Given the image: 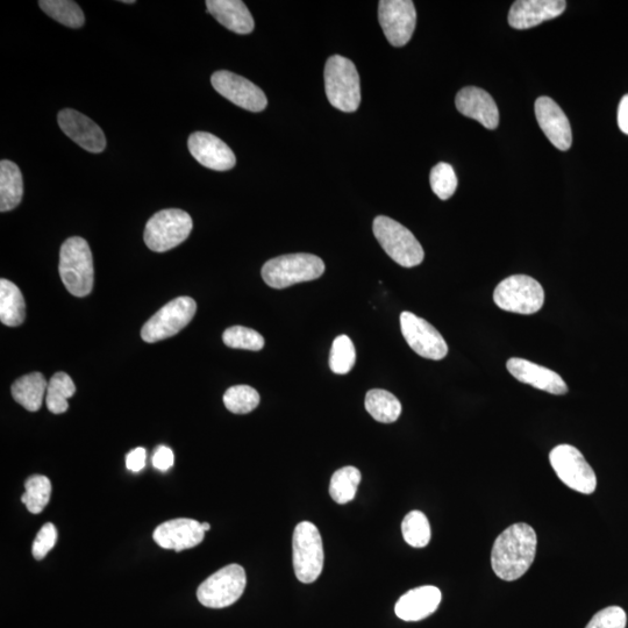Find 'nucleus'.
I'll return each mask as SVG.
<instances>
[{
	"instance_id": "obj_33",
	"label": "nucleus",
	"mask_w": 628,
	"mask_h": 628,
	"mask_svg": "<svg viewBox=\"0 0 628 628\" xmlns=\"http://www.w3.org/2000/svg\"><path fill=\"white\" fill-rule=\"evenodd\" d=\"M224 404L226 409L234 415H247L258 408L260 395L248 385H235L225 392Z\"/></svg>"
},
{
	"instance_id": "obj_6",
	"label": "nucleus",
	"mask_w": 628,
	"mask_h": 628,
	"mask_svg": "<svg viewBox=\"0 0 628 628\" xmlns=\"http://www.w3.org/2000/svg\"><path fill=\"white\" fill-rule=\"evenodd\" d=\"M194 227L190 214L178 210H162L148 220L145 228V242L151 251L168 252L189 238Z\"/></svg>"
},
{
	"instance_id": "obj_17",
	"label": "nucleus",
	"mask_w": 628,
	"mask_h": 628,
	"mask_svg": "<svg viewBox=\"0 0 628 628\" xmlns=\"http://www.w3.org/2000/svg\"><path fill=\"white\" fill-rule=\"evenodd\" d=\"M205 537L202 524L195 519L178 518L156 527L154 541L164 549L180 553L202 544Z\"/></svg>"
},
{
	"instance_id": "obj_19",
	"label": "nucleus",
	"mask_w": 628,
	"mask_h": 628,
	"mask_svg": "<svg viewBox=\"0 0 628 628\" xmlns=\"http://www.w3.org/2000/svg\"><path fill=\"white\" fill-rule=\"evenodd\" d=\"M566 6L565 0H518L511 7L509 24L516 30H528L560 17Z\"/></svg>"
},
{
	"instance_id": "obj_8",
	"label": "nucleus",
	"mask_w": 628,
	"mask_h": 628,
	"mask_svg": "<svg viewBox=\"0 0 628 628\" xmlns=\"http://www.w3.org/2000/svg\"><path fill=\"white\" fill-rule=\"evenodd\" d=\"M292 549L298 580L305 584L317 581L324 569L323 539L317 526L310 522L298 524L292 539Z\"/></svg>"
},
{
	"instance_id": "obj_9",
	"label": "nucleus",
	"mask_w": 628,
	"mask_h": 628,
	"mask_svg": "<svg viewBox=\"0 0 628 628\" xmlns=\"http://www.w3.org/2000/svg\"><path fill=\"white\" fill-rule=\"evenodd\" d=\"M246 584L244 568L239 565L226 566L199 585L197 598L206 608L224 609L239 601Z\"/></svg>"
},
{
	"instance_id": "obj_25",
	"label": "nucleus",
	"mask_w": 628,
	"mask_h": 628,
	"mask_svg": "<svg viewBox=\"0 0 628 628\" xmlns=\"http://www.w3.org/2000/svg\"><path fill=\"white\" fill-rule=\"evenodd\" d=\"M24 196L23 175L16 163L0 162V211L16 209Z\"/></svg>"
},
{
	"instance_id": "obj_13",
	"label": "nucleus",
	"mask_w": 628,
	"mask_h": 628,
	"mask_svg": "<svg viewBox=\"0 0 628 628\" xmlns=\"http://www.w3.org/2000/svg\"><path fill=\"white\" fill-rule=\"evenodd\" d=\"M401 330L408 345L421 358L440 361L448 354V346L442 335L428 321L412 312L401 314Z\"/></svg>"
},
{
	"instance_id": "obj_28",
	"label": "nucleus",
	"mask_w": 628,
	"mask_h": 628,
	"mask_svg": "<svg viewBox=\"0 0 628 628\" xmlns=\"http://www.w3.org/2000/svg\"><path fill=\"white\" fill-rule=\"evenodd\" d=\"M76 392V385L66 373H56L48 382L46 404L54 415H62L69 409L68 399Z\"/></svg>"
},
{
	"instance_id": "obj_12",
	"label": "nucleus",
	"mask_w": 628,
	"mask_h": 628,
	"mask_svg": "<svg viewBox=\"0 0 628 628\" xmlns=\"http://www.w3.org/2000/svg\"><path fill=\"white\" fill-rule=\"evenodd\" d=\"M378 19L390 44L403 47L416 30V6L411 0H382L378 6Z\"/></svg>"
},
{
	"instance_id": "obj_11",
	"label": "nucleus",
	"mask_w": 628,
	"mask_h": 628,
	"mask_svg": "<svg viewBox=\"0 0 628 628\" xmlns=\"http://www.w3.org/2000/svg\"><path fill=\"white\" fill-rule=\"evenodd\" d=\"M197 304L191 297H178L164 305L142 327L141 338L148 344L174 337L195 317Z\"/></svg>"
},
{
	"instance_id": "obj_16",
	"label": "nucleus",
	"mask_w": 628,
	"mask_h": 628,
	"mask_svg": "<svg viewBox=\"0 0 628 628\" xmlns=\"http://www.w3.org/2000/svg\"><path fill=\"white\" fill-rule=\"evenodd\" d=\"M535 116L547 139L562 152L572 147L573 133L569 120L552 98L540 97L535 102Z\"/></svg>"
},
{
	"instance_id": "obj_23",
	"label": "nucleus",
	"mask_w": 628,
	"mask_h": 628,
	"mask_svg": "<svg viewBox=\"0 0 628 628\" xmlns=\"http://www.w3.org/2000/svg\"><path fill=\"white\" fill-rule=\"evenodd\" d=\"M206 7L227 30L238 34H249L254 31L252 14L241 0H208Z\"/></svg>"
},
{
	"instance_id": "obj_37",
	"label": "nucleus",
	"mask_w": 628,
	"mask_h": 628,
	"mask_svg": "<svg viewBox=\"0 0 628 628\" xmlns=\"http://www.w3.org/2000/svg\"><path fill=\"white\" fill-rule=\"evenodd\" d=\"M626 612L619 606H609L596 613L585 628H626Z\"/></svg>"
},
{
	"instance_id": "obj_43",
	"label": "nucleus",
	"mask_w": 628,
	"mask_h": 628,
	"mask_svg": "<svg viewBox=\"0 0 628 628\" xmlns=\"http://www.w3.org/2000/svg\"><path fill=\"white\" fill-rule=\"evenodd\" d=\"M123 3H125V4H134L135 2H134V0H124Z\"/></svg>"
},
{
	"instance_id": "obj_4",
	"label": "nucleus",
	"mask_w": 628,
	"mask_h": 628,
	"mask_svg": "<svg viewBox=\"0 0 628 628\" xmlns=\"http://www.w3.org/2000/svg\"><path fill=\"white\" fill-rule=\"evenodd\" d=\"M325 263L312 254H290L269 260L262 268L263 281L274 289H285L323 276Z\"/></svg>"
},
{
	"instance_id": "obj_27",
	"label": "nucleus",
	"mask_w": 628,
	"mask_h": 628,
	"mask_svg": "<svg viewBox=\"0 0 628 628\" xmlns=\"http://www.w3.org/2000/svg\"><path fill=\"white\" fill-rule=\"evenodd\" d=\"M366 410L375 420L392 424L401 417L402 404L387 390H370L366 396Z\"/></svg>"
},
{
	"instance_id": "obj_2",
	"label": "nucleus",
	"mask_w": 628,
	"mask_h": 628,
	"mask_svg": "<svg viewBox=\"0 0 628 628\" xmlns=\"http://www.w3.org/2000/svg\"><path fill=\"white\" fill-rule=\"evenodd\" d=\"M61 280L75 297H85L94 288V259L87 241L80 237L64 241L60 251Z\"/></svg>"
},
{
	"instance_id": "obj_39",
	"label": "nucleus",
	"mask_w": 628,
	"mask_h": 628,
	"mask_svg": "<svg viewBox=\"0 0 628 628\" xmlns=\"http://www.w3.org/2000/svg\"><path fill=\"white\" fill-rule=\"evenodd\" d=\"M153 466L160 471H168L174 466V452L167 446H159L153 455Z\"/></svg>"
},
{
	"instance_id": "obj_21",
	"label": "nucleus",
	"mask_w": 628,
	"mask_h": 628,
	"mask_svg": "<svg viewBox=\"0 0 628 628\" xmlns=\"http://www.w3.org/2000/svg\"><path fill=\"white\" fill-rule=\"evenodd\" d=\"M455 104L463 116L477 120L488 130H496L499 111L494 98L487 91L476 87L462 89L456 96Z\"/></svg>"
},
{
	"instance_id": "obj_22",
	"label": "nucleus",
	"mask_w": 628,
	"mask_h": 628,
	"mask_svg": "<svg viewBox=\"0 0 628 628\" xmlns=\"http://www.w3.org/2000/svg\"><path fill=\"white\" fill-rule=\"evenodd\" d=\"M441 598V591L433 585L412 589L399 598L396 615L404 622H419L438 610Z\"/></svg>"
},
{
	"instance_id": "obj_38",
	"label": "nucleus",
	"mask_w": 628,
	"mask_h": 628,
	"mask_svg": "<svg viewBox=\"0 0 628 628\" xmlns=\"http://www.w3.org/2000/svg\"><path fill=\"white\" fill-rule=\"evenodd\" d=\"M57 541L56 527L52 523H47L41 527L37 538L34 540L32 554L35 559L42 560L52 551Z\"/></svg>"
},
{
	"instance_id": "obj_15",
	"label": "nucleus",
	"mask_w": 628,
	"mask_h": 628,
	"mask_svg": "<svg viewBox=\"0 0 628 628\" xmlns=\"http://www.w3.org/2000/svg\"><path fill=\"white\" fill-rule=\"evenodd\" d=\"M59 125L68 138L85 151L98 154L106 147L105 134L101 127L81 112L66 109L59 113Z\"/></svg>"
},
{
	"instance_id": "obj_42",
	"label": "nucleus",
	"mask_w": 628,
	"mask_h": 628,
	"mask_svg": "<svg viewBox=\"0 0 628 628\" xmlns=\"http://www.w3.org/2000/svg\"><path fill=\"white\" fill-rule=\"evenodd\" d=\"M202 527H203L204 532H208L211 530V525L209 523H203Z\"/></svg>"
},
{
	"instance_id": "obj_14",
	"label": "nucleus",
	"mask_w": 628,
	"mask_h": 628,
	"mask_svg": "<svg viewBox=\"0 0 628 628\" xmlns=\"http://www.w3.org/2000/svg\"><path fill=\"white\" fill-rule=\"evenodd\" d=\"M211 83L218 94L241 109L261 112L268 105V99L258 85L230 71H217L212 75Z\"/></svg>"
},
{
	"instance_id": "obj_32",
	"label": "nucleus",
	"mask_w": 628,
	"mask_h": 628,
	"mask_svg": "<svg viewBox=\"0 0 628 628\" xmlns=\"http://www.w3.org/2000/svg\"><path fill=\"white\" fill-rule=\"evenodd\" d=\"M402 533L406 544L424 548L431 541V525L423 512L411 511L403 520Z\"/></svg>"
},
{
	"instance_id": "obj_10",
	"label": "nucleus",
	"mask_w": 628,
	"mask_h": 628,
	"mask_svg": "<svg viewBox=\"0 0 628 628\" xmlns=\"http://www.w3.org/2000/svg\"><path fill=\"white\" fill-rule=\"evenodd\" d=\"M549 461L556 475L568 488L584 495L595 492L597 488L595 471L576 447L556 446L549 454Z\"/></svg>"
},
{
	"instance_id": "obj_20",
	"label": "nucleus",
	"mask_w": 628,
	"mask_h": 628,
	"mask_svg": "<svg viewBox=\"0 0 628 628\" xmlns=\"http://www.w3.org/2000/svg\"><path fill=\"white\" fill-rule=\"evenodd\" d=\"M509 373L519 382L532 385L552 395H566L568 387L563 378L555 371L537 365L531 361L513 358L506 363Z\"/></svg>"
},
{
	"instance_id": "obj_35",
	"label": "nucleus",
	"mask_w": 628,
	"mask_h": 628,
	"mask_svg": "<svg viewBox=\"0 0 628 628\" xmlns=\"http://www.w3.org/2000/svg\"><path fill=\"white\" fill-rule=\"evenodd\" d=\"M223 341L227 347L246 351L259 352L264 347V339L259 332L242 326L228 328L223 334Z\"/></svg>"
},
{
	"instance_id": "obj_34",
	"label": "nucleus",
	"mask_w": 628,
	"mask_h": 628,
	"mask_svg": "<svg viewBox=\"0 0 628 628\" xmlns=\"http://www.w3.org/2000/svg\"><path fill=\"white\" fill-rule=\"evenodd\" d=\"M356 352L353 341L347 335L334 340L331 349L330 367L334 374L346 375L355 365Z\"/></svg>"
},
{
	"instance_id": "obj_24",
	"label": "nucleus",
	"mask_w": 628,
	"mask_h": 628,
	"mask_svg": "<svg viewBox=\"0 0 628 628\" xmlns=\"http://www.w3.org/2000/svg\"><path fill=\"white\" fill-rule=\"evenodd\" d=\"M48 382L41 373L20 377L12 385V396L27 411L37 412L46 399Z\"/></svg>"
},
{
	"instance_id": "obj_3",
	"label": "nucleus",
	"mask_w": 628,
	"mask_h": 628,
	"mask_svg": "<svg viewBox=\"0 0 628 628\" xmlns=\"http://www.w3.org/2000/svg\"><path fill=\"white\" fill-rule=\"evenodd\" d=\"M325 91L328 102L342 112H355L361 104L360 76L355 64L333 55L325 66Z\"/></svg>"
},
{
	"instance_id": "obj_40",
	"label": "nucleus",
	"mask_w": 628,
	"mask_h": 628,
	"mask_svg": "<svg viewBox=\"0 0 628 628\" xmlns=\"http://www.w3.org/2000/svg\"><path fill=\"white\" fill-rule=\"evenodd\" d=\"M147 452L145 448L139 447L133 449L126 456V467L133 473H139L146 467Z\"/></svg>"
},
{
	"instance_id": "obj_26",
	"label": "nucleus",
	"mask_w": 628,
	"mask_h": 628,
	"mask_svg": "<svg viewBox=\"0 0 628 628\" xmlns=\"http://www.w3.org/2000/svg\"><path fill=\"white\" fill-rule=\"evenodd\" d=\"M0 320L6 326L16 327L25 320V299L16 284L2 278L0 281Z\"/></svg>"
},
{
	"instance_id": "obj_29",
	"label": "nucleus",
	"mask_w": 628,
	"mask_h": 628,
	"mask_svg": "<svg viewBox=\"0 0 628 628\" xmlns=\"http://www.w3.org/2000/svg\"><path fill=\"white\" fill-rule=\"evenodd\" d=\"M361 478L360 470L355 467L349 466L335 471L330 484L333 501L338 504L352 502L358 492Z\"/></svg>"
},
{
	"instance_id": "obj_36",
	"label": "nucleus",
	"mask_w": 628,
	"mask_h": 628,
	"mask_svg": "<svg viewBox=\"0 0 628 628\" xmlns=\"http://www.w3.org/2000/svg\"><path fill=\"white\" fill-rule=\"evenodd\" d=\"M431 187L435 195L442 201L451 198L458 188V177L451 164L439 163L431 171Z\"/></svg>"
},
{
	"instance_id": "obj_18",
	"label": "nucleus",
	"mask_w": 628,
	"mask_h": 628,
	"mask_svg": "<svg viewBox=\"0 0 628 628\" xmlns=\"http://www.w3.org/2000/svg\"><path fill=\"white\" fill-rule=\"evenodd\" d=\"M189 151L202 166L216 170H231L237 159L230 147L211 133L196 132L190 135Z\"/></svg>"
},
{
	"instance_id": "obj_41",
	"label": "nucleus",
	"mask_w": 628,
	"mask_h": 628,
	"mask_svg": "<svg viewBox=\"0 0 628 628\" xmlns=\"http://www.w3.org/2000/svg\"><path fill=\"white\" fill-rule=\"evenodd\" d=\"M618 125L620 131L628 135V95L624 96L618 107Z\"/></svg>"
},
{
	"instance_id": "obj_7",
	"label": "nucleus",
	"mask_w": 628,
	"mask_h": 628,
	"mask_svg": "<svg viewBox=\"0 0 628 628\" xmlns=\"http://www.w3.org/2000/svg\"><path fill=\"white\" fill-rule=\"evenodd\" d=\"M494 301L499 309L518 314H534L545 303V291L538 281L526 275H513L497 285Z\"/></svg>"
},
{
	"instance_id": "obj_5",
	"label": "nucleus",
	"mask_w": 628,
	"mask_h": 628,
	"mask_svg": "<svg viewBox=\"0 0 628 628\" xmlns=\"http://www.w3.org/2000/svg\"><path fill=\"white\" fill-rule=\"evenodd\" d=\"M375 237L392 260L404 268L419 266L424 261L425 253L415 235L388 217H377L374 220Z\"/></svg>"
},
{
	"instance_id": "obj_31",
	"label": "nucleus",
	"mask_w": 628,
	"mask_h": 628,
	"mask_svg": "<svg viewBox=\"0 0 628 628\" xmlns=\"http://www.w3.org/2000/svg\"><path fill=\"white\" fill-rule=\"evenodd\" d=\"M25 494L21 497V502L26 505L28 511L33 515H39L52 496V483L44 475H33L25 482Z\"/></svg>"
},
{
	"instance_id": "obj_30",
	"label": "nucleus",
	"mask_w": 628,
	"mask_h": 628,
	"mask_svg": "<svg viewBox=\"0 0 628 628\" xmlns=\"http://www.w3.org/2000/svg\"><path fill=\"white\" fill-rule=\"evenodd\" d=\"M41 10L64 26L80 28L85 23L84 13L73 0H41Z\"/></svg>"
},
{
	"instance_id": "obj_1",
	"label": "nucleus",
	"mask_w": 628,
	"mask_h": 628,
	"mask_svg": "<svg viewBox=\"0 0 628 628\" xmlns=\"http://www.w3.org/2000/svg\"><path fill=\"white\" fill-rule=\"evenodd\" d=\"M538 538L533 527L518 523L499 534L491 552V566L503 581H516L533 565Z\"/></svg>"
}]
</instances>
